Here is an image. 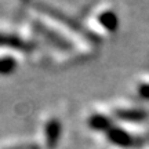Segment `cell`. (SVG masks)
I'll return each mask as SVG.
<instances>
[{
    "label": "cell",
    "mask_w": 149,
    "mask_h": 149,
    "mask_svg": "<svg viewBox=\"0 0 149 149\" xmlns=\"http://www.w3.org/2000/svg\"><path fill=\"white\" fill-rule=\"evenodd\" d=\"M131 93H133L134 100L139 102H148L149 101V72L138 74L133 80L131 86Z\"/></svg>",
    "instance_id": "1"
}]
</instances>
